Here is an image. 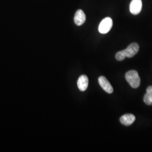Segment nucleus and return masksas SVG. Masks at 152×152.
I'll return each instance as SVG.
<instances>
[{
	"label": "nucleus",
	"instance_id": "obj_1",
	"mask_svg": "<svg viewBox=\"0 0 152 152\" xmlns=\"http://www.w3.org/2000/svg\"><path fill=\"white\" fill-rule=\"evenodd\" d=\"M125 78L131 87L136 88L140 85V78L136 71H129L126 73Z\"/></svg>",
	"mask_w": 152,
	"mask_h": 152
},
{
	"label": "nucleus",
	"instance_id": "obj_2",
	"mask_svg": "<svg viewBox=\"0 0 152 152\" xmlns=\"http://www.w3.org/2000/svg\"><path fill=\"white\" fill-rule=\"evenodd\" d=\"M113 26V20L110 18H105L100 22L99 26V32L102 34L108 33Z\"/></svg>",
	"mask_w": 152,
	"mask_h": 152
},
{
	"label": "nucleus",
	"instance_id": "obj_3",
	"mask_svg": "<svg viewBox=\"0 0 152 152\" xmlns=\"http://www.w3.org/2000/svg\"><path fill=\"white\" fill-rule=\"evenodd\" d=\"M139 50V46L136 43L130 44L126 49L123 50L126 57L131 58L134 56Z\"/></svg>",
	"mask_w": 152,
	"mask_h": 152
},
{
	"label": "nucleus",
	"instance_id": "obj_4",
	"mask_svg": "<svg viewBox=\"0 0 152 152\" xmlns=\"http://www.w3.org/2000/svg\"><path fill=\"white\" fill-rule=\"evenodd\" d=\"M99 83L100 86L103 89L105 92L108 94H112L113 92V88L110 85V82L107 80V79L104 77L101 76L99 78Z\"/></svg>",
	"mask_w": 152,
	"mask_h": 152
},
{
	"label": "nucleus",
	"instance_id": "obj_5",
	"mask_svg": "<svg viewBox=\"0 0 152 152\" xmlns=\"http://www.w3.org/2000/svg\"><path fill=\"white\" fill-rule=\"evenodd\" d=\"M141 0H132L130 5V11L133 15H137L141 11Z\"/></svg>",
	"mask_w": 152,
	"mask_h": 152
},
{
	"label": "nucleus",
	"instance_id": "obj_6",
	"mask_svg": "<svg viewBox=\"0 0 152 152\" xmlns=\"http://www.w3.org/2000/svg\"><path fill=\"white\" fill-rule=\"evenodd\" d=\"M86 17L85 14L82 10H78L76 11L74 18V22L77 26H80L83 24L86 21Z\"/></svg>",
	"mask_w": 152,
	"mask_h": 152
},
{
	"label": "nucleus",
	"instance_id": "obj_7",
	"mask_svg": "<svg viewBox=\"0 0 152 152\" xmlns=\"http://www.w3.org/2000/svg\"><path fill=\"white\" fill-rule=\"evenodd\" d=\"M88 85V79L87 76L82 75L80 76L77 81V86L79 90L81 91H85Z\"/></svg>",
	"mask_w": 152,
	"mask_h": 152
},
{
	"label": "nucleus",
	"instance_id": "obj_8",
	"mask_svg": "<svg viewBox=\"0 0 152 152\" xmlns=\"http://www.w3.org/2000/svg\"><path fill=\"white\" fill-rule=\"evenodd\" d=\"M135 120V117L132 114H126L120 118V122L121 124L129 126L132 125Z\"/></svg>",
	"mask_w": 152,
	"mask_h": 152
},
{
	"label": "nucleus",
	"instance_id": "obj_9",
	"mask_svg": "<svg viewBox=\"0 0 152 152\" xmlns=\"http://www.w3.org/2000/svg\"><path fill=\"white\" fill-rule=\"evenodd\" d=\"M144 103L148 105H152V86L148 87L147 88V93L144 97Z\"/></svg>",
	"mask_w": 152,
	"mask_h": 152
},
{
	"label": "nucleus",
	"instance_id": "obj_10",
	"mask_svg": "<svg viewBox=\"0 0 152 152\" xmlns=\"http://www.w3.org/2000/svg\"><path fill=\"white\" fill-rule=\"evenodd\" d=\"M126 58V57L124 53L123 50L118 52L115 55V59L118 61H122L124 60Z\"/></svg>",
	"mask_w": 152,
	"mask_h": 152
}]
</instances>
